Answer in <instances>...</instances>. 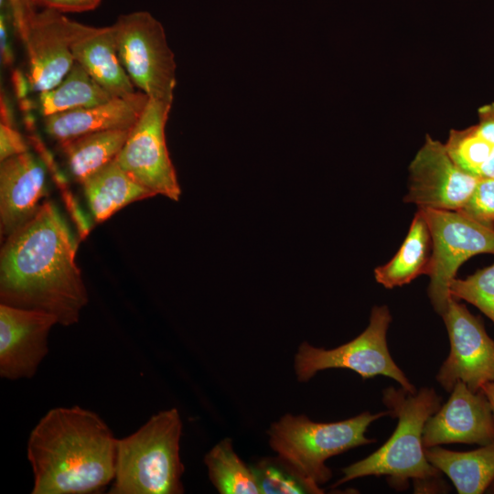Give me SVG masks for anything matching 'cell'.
I'll return each mask as SVG.
<instances>
[{
    "mask_svg": "<svg viewBox=\"0 0 494 494\" xmlns=\"http://www.w3.org/2000/svg\"><path fill=\"white\" fill-rule=\"evenodd\" d=\"M77 246L57 206L45 200L31 220L4 240L1 303L49 313L62 326L77 323L88 303L75 261Z\"/></svg>",
    "mask_w": 494,
    "mask_h": 494,
    "instance_id": "6da1fadb",
    "label": "cell"
},
{
    "mask_svg": "<svg viewBox=\"0 0 494 494\" xmlns=\"http://www.w3.org/2000/svg\"><path fill=\"white\" fill-rule=\"evenodd\" d=\"M117 442L92 411L77 405L49 410L27 441L32 493L101 492L114 478Z\"/></svg>",
    "mask_w": 494,
    "mask_h": 494,
    "instance_id": "7a4b0ae2",
    "label": "cell"
},
{
    "mask_svg": "<svg viewBox=\"0 0 494 494\" xmlns=\"http://www.w3.org/2000/svg\"><path fill=\"white\" fill-rule=\"evenodd\" d=\"M441 401L429 387L414 393L402 387L384 389L382 402L390 416L398 419L394 432L378 450L344 467L342 478L332 488L358 478L386 476L395 489L407 488L408 480L412 479L415 492L444 490L445 484L440 479L442 472L428 461L423 445L424 424L438 411Z\"/></svg>",
    "mask_w": 494,
    "mask_h": 494,
    "instance_id": "3957f363",
    "label": "cell"
},
{
    "mask_svg": "<svg viewBox=\"0 0 494 494\" xmlns=\"http://www.w3.org/2000/svg\"><path fill=\"white\" fill-rule=\"evenodd\" d=\"M182 421L176 408L153 415L132 435L118 439L110 494L184 492L180 458Z\"/></svg>",
    "mask_w": 494,
    "mask_h": 494,
    "instance_id": "277c9868",
    "label": "cell"
},
{
    "mask_svg": "<svg viewBox=\"0 0 494 494\" xmlns=\"http://www.w3.org/2000/svg\"><path fill=\"white\" fill-rule=\"evenodd\" d=\"M390 414L389 410L377 413L366 411L343 421L317 423L306 415L286 413L268 429L269 445L302 476L320 486L332 477L325 461L376 442L365 436L366 431L372 422Z\"/></svg>",
    "mask_w": 494,
    "mask_h": 494,
    "instance_id": "5b68a950",
    "label": "cell"
},
{
    "mask_svg": "<svg viewBox=\"0 0 494 494\" xmlns=\"http://www.w3.org/2000/svg\"><path fill=\"white\" fill-rule=\"evenodd\" d=\"M392 316L387 306H374L365 330L352 340L332 349L316 348L303 342L295 355L298 381L306 382L327 369H349L364 380L383 375L414 393L415 387L392 360L387 344Z\"/></svg>",
    "mask_w": 494,
    "mask_h": 494,
    "instance_id": "8992f818",
    "label": "cell"
},
{
    "mask_svg": "<svg viewBox=\"0 0 494 494\" xmlns=\"http://www.w3.org/2000/svg\"><path fill=\"white\" fill-rule=\"evenodd\" d=\"M121 64L151 99L172 102L176 63L162 24L147 11L120 16L112 25Z\"/></svg>",
    "mask_w": 494,
    "mask_h": 494,
    "instance_id": "52a82bcc",
    "label": "cell"
},
{
    "mask_svg": "<svg viewBox=\"0 0 494 494\" xmlns=\"http://www.w3.org/2000/svg\"><path fill=\"white\" fill-rule=\"evenodd\" d=\"M421 210L432 239L427 294L435 311L442 316L451 299L449 287L458 268L472 256L494 254V227L478 222L457 210Z\"/></svg>",
    "mask_w": 494,
    "mask_h": 494,
    "instance_id": "ba28073f",
    "label": "cell"
},
{
    "mask_svg": "<svg viewBox=\"0 0 494 494\" xmlns=\"http://www.w3.org/2000/svg\"><path fill=\"white\" fill-rule=\"evenodd\" d=\"M171 106L172 102L149 98L116 161L130 177L156 196L163 195L177 201L181 188L165 134Z\"/></svg>",
    "mask_w": 494,
    "mask_h": 494,
    "instance_id": "9c48e42d",
    "label": "cell"
},
{
    "mask_svg": "<svg viewBox=\"0 0 494 494\" xmlns=\"http://www.w3.org/2000/svg\"><path fill=\"white\" fill-rule=\"evenodd\" d=\"M450 341V352L440 367L437 382L451 392L457 381L478 392L494 381V339L482 320L453 297L441 316Z\"/></svg>",
    "mask_w": 494,
    "mask_h": 494,
    "instance_id": "30bf717a",
    "label": "cell"
},
{
    "mask_svg": "<svg viewBox=\"0 0 494 494\" xmlns=\"http://www.w3.org/2000/svg\"><path fill=\"white\" fill-rule=\"evenodd\" d=\"M479 178L458 167L445 145L426 135L409 166L403 201L415 205L417 209L458 210L470 198Z\"/></svg>",
    "mask_w": 494,
    "mask_h": 494,
    "instance_id": "8fae6325",
    "label": "cell"
},
{
    "mask_svg": "<svg viewBox=\"0 0 494 494\" xmlns=\"http://www.w3.org/2000/svg\"><path fill=\"white\" fill-rule=\"evenodd\" d=\"M76 21L63 13L43 9L34 11L19 37L26 47L29 90L42 92L58 85L75 60L70 45Z\"/></svg>",
    "mask_w": 494,
    "mask_h": 494,
    "instance_id": "7c38bea8",
    "label": "cell"
},
{
    "mask_svg": "<svg viewBox=\"0 0 494 494\" xmlns=\"http://www.w3.org/2000/svg\"><path fill=\"white\" fill-rule=\"evenodd\" d=\"M56 324L49 313L1 303L0 376L11 381L33 377L48 352V334Z\"/></svg>",
    "mask_w": 494,
    "mask_h": 494,
    "instance_id": "4fadbf2b",
    "label": "cell"
},
{
    "mask_svg": "<svg viewBox=\"0 0 494 494\" xmlns=\"http://www.w3.org/2000/svg\"><path fill=\"white\" fill-rule=\"evenodd\" d=\"M491 442L494 418L488 398L480 390L474 392L457 381L448 401L424 424V448L451 443L485 446Z\"/></svg>",
    "mask_w": 494,
    "mask_h": 494,
    "instance_id": "5bb4252c",
    "label": "cell"
},
{
    "mask_svg": "<svg viewBox=\"0 0 494 494\" xmlns=\"http://www.w3.org/2000/svg\"><path fill=\"white\" fill-rule=\"evenodd\" d=\"M48 194L46 171L27 151L1 161L0 232L6 239L37 213Z\"/></svg>",
    "mask_w": 494,
    "mask_h": 494,
    "instance_id": "9a60e30c",
    "label": "cell"
},
{
    "mask_svg": "<svg viewBox=\"0 0 494 494\" xmlns=\"http://www.w3.org/2000/svg\"><path fill=\"white\" fill-rule=\"evenodd\" d=\"M148 99L144 92L135 91L101 104L59 113L44 117V128L59 144L91 133L132 129Z\"/></svg>",
    "mask_w": 494,
    "mask_h": 494,
    "instance_id": "2e32d148",
    "label": "cell"
},
{
    "mask_svg": "<svg viewBox=\"0 0 494 494\" xmlns=\"http://www.w3.org/2000/svg\"><path fill=\"white\" fill-rule=\"evenodd\" d=\"M70 49L74 60L112 96L135 92L118 58L113 26L95 27L76 22Z\"/></svg>",
    "mask_w": 494,
    "mask_h": 494,
    "instance_id": "e0dca14e",
    "label": "cell"
},
{
    "mask_svg": "<svg viewBox=\"0 0 494 494\" xmlns=\"http://www.w3.org/2000/svg\"><path fill=\"white\" fill-rule=\"evenodd\" d=\"M95 222L108 220L128 204L156 196L136 182L116 159L88 177L82 184Z\"/></svg>",
    "mask_w": 494,
    "mask_h": 494,
    "instance_id": "ac0fdd59",
    "label": "cell"
},
{
    "mask_svg": "<svg viewBox=\"0 0 494 494\" xmlns=\"http://www.w3.org/2000/svg\"><path fill=\"white\" fill-rule=\"evenodd\" d=\"M428 461L445 473L459 494L484 493L494 480V442L457 452L438 446L424 448Z\"/></svg>",
    "mask_w": 494,
    "mask_h": 494,
    "instance_id": "d6986e66",
    "label": "cell"
},
{
    "mask_svg": "<svg viewBox=\"0 0 494 494\" xmlns=\"http://www.w3.org/2000/svg\"><path fill=\"white\" fill-rule=\"evenodd\" d=\"M432 239L427 221L417 209L400 249L386 263L374 270L377 283L385 288L403 286L421 274H427Z\"/></svg>",
    "mask_w": 494,
    "mask_h": 494,
    "instance_id": "ffe728a7",
    "label": "cell"
},
{
    "mask_svg": "<svg viewBox=\"0 0 494 494\" xmlns=\"http://www.w3.org/2000/svg\"><path fill=\"white\" fill-rule=\"evenodd\" d=\"M131 129L95 132L59 144L68 168L82 184L88 177L116 159Z\"/></svg>",
    "mask_w": 494,
    "mask_h": 494,
    "instance_id": "44dd1931",
    "label": "cell"
},
{
    "mask_svg": "<svg viewBox=\"0 0 494 494\" xmlns=\"http://www.w3.org/2000/svg\"><path fill=\"white\" fill-rule=\"evenodd\" d=\"M114 98L78 62L50 90L39 93V110L43 117L101 104Z\"/></svg>",
    "mask_w": 494,
    "mask_h": 494,
    "instance_id": "7402d4cb",
    "label": "cell"
},
{
    "mask_svg": "<svg viewBox=\"0 0 494 494\" xmlns=\"http://www.w3.org/2000/svg\"><path fill=\"white\" fill-rule=\"evenodd\" d=\"M209 478L220 494L261 493L251 466L235 453L232 440L224 438L205 456Z\"/></svg>",
    "mask_w": 494,
    "mask_h": 494,
    "instance_id": "603a6c76",
    "label": "cell"
},
{
    "mask_svg": "<svg viewBox=\"0 0 494 494\" xmlns=\"http://www.w3.org/2000/svg\"><path fill=\"white\" fill-rule=\"evenodd\" d=\"M261 494H320L319 485L302 476L279 456L263 457L251 466Z\"/></svg>",
    "mask_w": 494,
    "mask_h": 494,
    "instance_id": "cb8c5ba5",
    "label": "cell"
},
{
    "mask_svg": "<svg viewBox=\"0 0 494 494\" xmlns=\"http://www.w3.org/2000/svg\"><path fill=\"white\" fill-rule=\"evenodd\" d=\"M449 293L451 297L475 306L494 322V263L464 279H453Z\"/></svg>",
    "mask_w": 494,
    "mask_h": 494,
    "instance_id": "d4e9b609",
    "label": "cell"
},
{
    "mask_svg": "<svg viewBox=\"0 0 494 494\" xmlns=\"http://www.w3.org/2000/svg\"><path fill=\"white\" fill-rule=\"evenodd\" d=\"M445 147L458 167L478 177L479 169L493 145L480 137L476 128H472L465 131L452 130Z\"/></svg>",
    "mask_w": 494,
    "mask_h": 494,
    "instance_id": "484cf974",
    "label": "cell"
},
{
    "mask_svg": "<svg viewBox=\"0 0 494 494\" xmlns=\"http://www.w3.org/2000/svg\"><path fill=\"white\" fill-rule=\"evenodd\" d=\"M457 211L494 227V178L480 177L468 200Z\"/></svg>",
    "mask_w": 494,
    "mask_h": 494,
    "instance_id": "4316f807",
    "label": "cell"
},
{
    "mask_svg": "<svg viewBox=\"0 0 494 494\" xmlns=\"http://www.w3.org/2000/svg\"><path fill=\"white\" fill-rule=\"evenodd\" d=\"M28 146L13 124H0V161L27 152Z\"/></svg>",
    "mask_w": 494,
    "mask_h": 494,
    "instance_id": "83f0119b",
    "label": "cell"
},
{
    "mask_svg": "<svg viewBox=\"0 0 494 494\" xmlns=\"http://www.w3.org/2000/svg\"><path fill=\"white\" fill-rule=\"evenodd\" d=\"M34 7L60 13H80L93 10L102 0H29Z\"/></svg>",
    "mask_w": 494,
    "mask_h": 494,
    "instance_id": "f1b7e54d",
    "label": "cell"
},
{
    "mask_svg": "<svg viewBox=\"0 0 494 494\" xmlns=\"http://www.w3.org/2000/svg\"><path fill=\"white\" fill-rule=\"evenodd\" d=\"M11 23L10 16L5 8H1L0 32H1V56L5 65L13 63V52L8 42V24Z\"/></svg>",
    "mask_w": 494,
    "mask_h": 494,
    "instance_id": "f546056e",
    "label": "cell"
},
{
    "mask_svg": "<svg viewBox=\"0 0 494 494\" xmlns=\"http://www.w3.org/2000/svg\"><path fill=\"white\" fill-rule=\"evenodd\" d=\"M475 128L480 137L494 145V117L483 119L480 124Z\"/></svg>",
    "mask_w": 494,
    "mask_h": 494,
    "instance_id": "4dcf8cb0",
    "label": "cell"
},
{
    "mask_svg": "<svg viewBox=\"0 0 494 494\" xmlns=\"http://www.w3.org/2000/svg\"><path fill=\"white\" fill-rule=\"evenodd\" d=\"M13 81L16 96L19 98L25 97L27 89H29L27 77H25L20 71H15L13 74Z\"/></svg>",
    "mask_w": 494,
    "mask_h": 494,
    "instance_id": "1f68e13d",
    "label": "cell"
},
{
    "mask_svg": "<svg viewBox=\"0 0 494 494\" xmlns=\"http://www.w3.org/2000/svg\"><path fill=\"white\" fill-rule=\"evenodd\" d=\"M478 177H487V178H494V145L492 147V150L489 157L481 166L478 172Z\"/></svg>",
    "mask_w": 494,
    "mask_h": 494,
    "instance_id": "d6a6232c",
    "label": "cell"
},
{
    "mask_svg": "<svg viewBox=\"0 0 494 494\" xmlns=\"http://www.w3.org/2000/svg\"><path fill=\"white\" fill-rule=\"evenodd\" d=\"M480 391L488 398L490 407H491L493 418H494V381H489L483 384L482 387L480 388Z\"/></svg>",
    "mask_w": 494,
    "mask_h": 494,
    "instance_id": "836d02e7",
    "label": "cell"
},
{
    "mask_svg": "<svg viewBox=\"0 0 494 494\" xmlns=\"http://www.w3.org/2000/svg\"><path fill=\"white\" fill-rule=\"evenodd\" d=\"M487 492H488V493H494V480H493V482L489 485V487L488 488Z\"/></svg>",
    "mask_w": 494,
    "mask_h": 494,
    "instance_id": "e575fe53",
    "label": "cell"
},
{
    "mask_svg": "<svg viewBox=\"0 0 494 494\" xmlns=\"http://www.w3.org/2000/svg\"><path fill=\"white\" fill-rule=\"evenodd\" d=\"M5 2V0H0V5H2Z\"/></svg>",
    "mask_w": 494,
    "mask_h": 494,
    "instance_id": "d590c367",
    "label": "cell"
}]
</instances>
